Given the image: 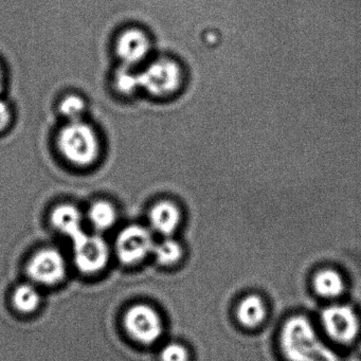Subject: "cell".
I'll return each mask as SVG.
<instances>
[{
  "mask_svg": "<svg viewBox=\"0 0 361 361\" xmlns=\"http://www.w3.org/2000/svg\"><path fill=\"white\" fill-rule=\"evenodd\" d=\"M281 348L289 361H340L303 316L289 318L281 331Z\"/></svg>",
  "mask_w": 361,
  "mask_h": 361,
  "instance_id": "obj_1",
  "label": "cell"
},
{
  "mask_svg": "<svg viewBox=\"0 0 361 361\" xmlns=\"http://www.w3.org/2000/svg\"><path fill=\"white\" fill-rule=\"evenodd\" d=\"M56 145L62 157L78 168L92 166L100 158L98 133L83 120L68 122L63 126L59 132Z\"/></svg>",
  "mask_w": 361,
  "mask_h": 361,
  "instance_id": "obj_2",
  "label": "cell"
},
{
  "mask_svg": "<svg viewBox=\"0 0 361 361\" xmlns=\"http://www.w3.org/2000/svg\"><path fill=\"white\" fill-rule=\"evenodd\" d=\"M141 90L149 96L164 99L178 92L183 84V71L175 61L160 59L139 73Z\"/></svg>",
  "mask_w": 361,
  "mask_h": 361,
  "instance_id": "obj_3",
  "label": "cell"
},
{
  "mask_svg": "<svg viewBox=\"0 0 361 361\" xmlns=\"http://www.w3.org/2000/svg\"><path fill=\"white\" fill-rule=\"evenodd\" d=\"M126 331L140 343L151 344L162 335L159 314L147 304H137L128 310L124 319Z\"/></svg>",
  "mask_w": 361,
  "mask_h": 361,
  "instance_id": "obj_4",
  "label": "cell"
},
{
  "mask_svg": "<svg viewBox=\"0 0 361 361\" xmlns=\"http://www.w3.org/2000/svg\"><path fill=\"white\" fill-rule=\"evenodd\" d=\"M321 322L327 335L339 343H350L359 333V319L350 306H329L321 314Z\"/></svg>",
  "mask_w": 361,
  "mask_h": 361,
  "instance_id": "obj_5",
  "label": "cell"
},
{
  "mask_svg": "<svg viewBox=\"0 0 361 361\" xmlns=\"http://www.w3.org/2000/svg\"><path fill=\"white\" fill-rule=\"evenodd\" d=\"M73 243L75 264L82 272L96 274L109 263V246L100 236L88 235L84 232Z\"/></svg>",
  "mask_w": 361,
  "mask_h": 361,
  "instance_id": "obj_6",
  "label": "cell"
},
{
  "mask_svg": "<svg viewBox=\"0 0 361 361\" xmlns=\"http://www.w3.org/2000/svg\"><path fill=\"white\" fill-rule=\"evenodd\" d=\"M154 246L153 236L147 228L132 225L119 234L117 253L122 263L133 265L142 261L149 252H153Z\"/></svg>",
  "mask_w": 361,
  "mask_h": 361,
  "instance_id": "obj_7",
  "label": "cell"
},
{
  "mask_svg": "<svg viewBox=\"0 0 361 361\" xmlns=\"http://www.w3.org/2000/svg\"><path fill=\"white\" fill-rule=\"evenodd\" d=\"M27 271L35 282L45 285L58 284L65 278L66 263L56 249H43L30 259Z\"/></svg>",
  "mask_w": 361,
  "mask_h": 361,
  "instance_id": "obj_8",
  "label": "cell"
},
{
  "mask_svg": "<svg viewBox=\"0 0 361 361\" xmlns=\"http://www.w3.org/2000/svg\"><path fill=\"white\" fill-rule=\"evenodd\" d=\"M151 41L140 29L130 28L123 31L116 43V54L126 66H134L149 56Z\"/></svg>",
  "mask_w": 361,
  "mask_h": 361,
  "instance_id": "obj_9",
  "label": "cell"
},
{
  "mask_svg": "<svg viewBox=\"0 0 361 361\" xmlns=\"http://www.w3.org/2000/svg\"><path fill=\"white\" fill-rule=\"evenodd\" d=\"M149 217L154 230L164 235H171L178 228L181 214L174 202L162 200L152 207Z\"/></svg>",
  "mask_w": 361,
  "mask_h": 361,
  "instance_id": "obj_10",
  "label": "cell"
},
{
  "mask_svg": "<svg viewBox=\"0 0 361 361\" xmlns=\"http://www.w3.org/2000/svg\"><path fill=\"white\" fill-rule=\"evenodd\" d=\"M52 225L71 240L84 233L82 229V214L77 207L71 204H59L54 209L50 216Z\"/></svg>",
  "mask_w": 361,
  "mask_h": 361,
  "instance_id": "obj_11",
  "label": "cell"
},
{
  "mask_svg": "<svg viewBox=\"0 0 361 361\" xmlns=\"http://www.w3.org/2000/svg\"><path fill=\"white\" fill-rule=\"evenodd\" d=\"M236 316H238V322L243 326L247 329H255L265 320V303L259 295H247L238 304Z\"/></svg>",
  "mask_w": 361,
  "mask_h": 361,
  "instance_id": "obj_12",
  "label": "cell"
},
{
  "mask_svg": "<svg viewBox=\"0 0 361 361\" xmlns=\"http://www.w3.org/2000/svg\"><path fill=\"white\" fill-rule=\"evenodd\" d=\"M314 288L321 297L333 299L343 293L344 281L339 272L326 268L317 272L314 278Z\"/></svg>",
  "mask_w": 361,
  "mask_h": 361,
  "instance_id": "obj_13",
  "label": "cell"
},
{
  "mask_svg": "<svg viewBox=\"0 0 361 361\" xmlns=\"http://www.w3.org/2000/svg\"><path fill=\"white\" fill-rule=\"evenodd\" d=\"M88 219L96 229L107 230L117 221V210L111 202L97 200L88 210Z\"/></svg>",
  "mask_w": 361,
  "mask_h": 361,
  "instance_id": "obj_14",
  "label": "cell"
},
{
  "mask_svg": "<svg viewBox=\"0 0 361 361\" xmlns=\"http://www.w3.org/2000/svg\"><path fill=\"white\" fill-rule=\"evenodd\" d=\"M14 306L18 312L29 314L35 312L41 304V295L35 287L23 284L16 288L13 295Z\"/></svg>",
  "mask_w": 361,
  "mask_h": 361,
  "instance_id": "obj_15",
  "label": "cell"
},
{
  "mask_svg": "<svg viewBox=\"0 0 361 361\" xmlns=\"http://www.w3.org/2000/svg\"><path fill=\"white\" fill-rule=\"evenodd\" d=\"M153 252L155 255L156 261L160 265L173 266L180 261L183 250L178 242L172 238H166L154 246Z\"/></svg>",
  "mask_w": 361,
  "mask_h": 361,
  "instance_id": "obj_16",
  "label": "cell"
},
{
  "mask_svg": "<svg viewBox=\"0 0 361 361\" xmlns=\"http://www.w3.org/2000/svg\"><path fill=\"white\" fill-rule=\"evenodd\" d=\"M114 87L122 96H132L141 88L139 73H135L130 66L124 65L114 75Z\"/></svg>",
  "mask_w": 361,
  "mask_h": 361,
  "instance_id": "obj_17",
  "label": "cell"
},
{
  "mask_svg": "<svg viewBox=\"0 0 361 361\" xmlns=\"http://www.w3.org/2000/svg\"><path fill=\"white\" fill-rule=\"evenodd\" d=\"M86 102L78 94H68L61 100L59 111L68 122L81 121L86 111Z\"/></svg>",
  "mask_w": 361,
  "mask_h": 361,
  "instance_id": "obj_18",
  "label": "cell"
},
{
  "mask_svg": "<svg viewBox=\"0 0 361 361\" xmlns=\"http://www.w3.org/2000/svg\"><path fill=\"white\" fill-rule=\"evenodd\" d=\"M161 361H189V353L180 343H169L162 348L160 354Z\"/></svg>",
  "mask_w": 361,
  "mask_h": 361,
  "instance_id": "obj_19",
  "label": "cell"
},
{
  "mask_svg": "<svg viewBox=\"0 0 361 361\" xmlns=\"http://www.w3.org/2000/svg\"><path fill=\"white\" fill-rule=\"evenodd\" d=\"M11 111L7 103L0 100V133L5 132L11 122Z\"/></svg>",
  "mask_w": 361,
  "mask_h": 361,
  "instance_id": "obj_20",
  "label": "cell"
},
{
  "mask_svg": "<svg viewBox=\"0 0 361 361\" xmlns=\"http://www.w3.org/2000/svg\"><path fill=\"white\" fill-rule=\"evenodd\" d=\"M4 82H5V77H4L3 68H1V65H0V92L3 90Z\"/></svg>",
  "mask_w": 361,
  "mask_h": 361,
  "instance_id": "obj_21",
  "label": "cell"
},
{
  "mask_svg": "<svg viewBox=\"0 0 361 361\" xmlns=\"http://www.w3.org/2000/svg\"><path fill=\"white\" fill-rule=\"evenodd\" d=\"M345 361H361L360 359H358V358H350V359H348V360H345Z\"/></svg>",
  "mask_w": 361,
  "mask_h": 361,
  "instance_id": "obj_22",
  "label": "cell"
}]
</instances>
